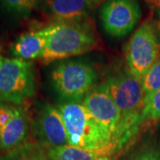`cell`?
Listing matches in <instances>:
<instances>
[{
	"label": "cell",
	"instance_id": "obj_1",
	"mask_svg": "<svg viewBox=\"0 0 160 160\" xmlns=\"http://www.w3.org/2000/svg\"><path fill=\"white\" fill-rule=\"evenodd\" d=\"M57 108L62 116L69 145L105 157L119 150L111 132L92 117L82 102H62Z\"/></svg>",
	"mask_w": 160,
	"mask_h": 160
},
{
	"label": "cell",
	"instance_id": "obj_2",
	"mask_svg": "<svg viewBox=\"0 0 160 160\" xmlns=\"http://www.w3.org/2000/svg\"><path fill=\"white\" fill-rule=\"evenodd\" d=\"M121 115L120 142L122 148L134 137L142 125L145 107L142 80L126 69L103 82Z\"/></svg>",
	"mask_w": 160,
	"mask_h": 160
},
{
	"label": "cell",
	"instance_id": "obj_3",
	"mask_svg": "<svg viewBox=\"0 0 160 160\" xmlns=\"http://www.w3.org/2000/svg\"><path fill=\"white\" fill-rule=\"evenodd\" d=\"M46 44L39 60L51 63L92 51L99 45L93 27L88 20L55 22L46 27Z\"/></svg>",
	"mask_w": 160,
	"mask_h": 160
},
{
	"label": "cell",
	"instance_id": "obj_4",
	"mask_svg": "<svg viewBox=\"0 0 160 160\" xmlns=\"http://www.w3.org/2000/svg\"><path fill=\"white\" fill-rule=\"evenodd\" d=\"M52 83L63 102H82L95 86L98 75L90 63L69 60L58 63L51 75Z\"/></svg>",
	"mask_w": 160,
	"mask_h": 160
},
{
	"label": "cell",
	"instance_id": "obj_5",
	"mask_svg": "<svg viewBox=\"0 0 160 160\" xmlns=\"http://www.w3.org/2000/svg\"><path fill=\"white\" fill-rule=\"evenodd\" d=\"M160 44L155 24L147 20L132 35L125 48L127 69L142 80L159 57Z\"/></svg>",
	"mask_w": 160,
	"mask_h": 160
},
{
	"label": "cell",
	"instance_id": "obj_6",
	"mask_svg": "<svg viewBox=\"0 0 160 160\" xmlns=\"http://www.w3.org/2000/svg\"><path fill=\"white\" fill-rule=\"evenodd\" d=\"M32 62L21 59H4L0 67V102L21 104L35 93Z\"/></svg>",
	"mask_w": 160,
	"mask_h": 160
},
{
	"label": "cell",
	"instance_id": "obj_7",
	"mask_svg": "<svg viewBox=\"0 0 160 160\" xmlns=\"http://www.w3.org/2000/svg\"><path fill=\"white\" fill-rule=\"evenodd\" d=\"M141 13L137 0H108L102 6L100 17L104 30L114 38H121L137 26Z\"/></svg>",
	"mask_w": 160,
	"mask_h": 160
},
{
	"label": "cell",
	"instance_id": "obj_8",
	"mask_svg": "<svg viewBox=\"0 0 160 160\" xmlns=\"http://www.w3.org/2000/svg\"><path fill=\"white\" fill-rule=\"evenodd\" d=\"M82 104L98 122L111 132L118 149H122L120 142L121 115L105 85L95 86L89 92Z\"/></svg>",
	"mask_w": 160,
	"mask_h": 160
},
{
	"label": "cell",
	"instance_id": "obj_9",
	"mask_svg": "<svg viewBox=\"0 0 160 160\" xmlns=\"http://www.w3.org/2000/svg\"><path fill=\"white\" fill-rule=\"evenodd\" d=\"M36 129L41 144L46 149L69 144L62 116L57 107L42 105L36 120Z\"/></svg>",
	"mask_w": 160,
	"mask_h": 160
},
{
	"label": "cell",
	"instance_id": "obj_10",
	"mask_svg": "<svg viewBox=\"0 0 160 160\" xmlns=\"http://www.w3.org/2000/svg\"><path fill=\"white\" fill-rule=\"evenodd\" d=\"M46 13L56 22L88 19L92 8L89 0H43Z\"/></svg>",
	"mask_w": 160,
	"mask_h": 160
},
{
	"label": "cell",
	"instance_id": "obj_11",
	"mask_svg": "<svg viewBox=\"0 0 160 160\" xmlns=\"http://www.w3.org/2000/svg\"><path fill=\"white\" fill-rule=\"evenodd\" d=\"M29 132V119L22 109H15L11 120L0 132V149L12 151L24 144Z\"/></svg>",
	"mask_w": 160,
	"mask_h": 160
},
{
	"label": "cell",
	"instance_id": "obj_12",
	"mask_svg": "<svg viewBox=\"0 0 160 160\" xmlns=\"http://www.w3.org/2000/svg\"><path fill=\"white\" fill-rule=\"evenodd\" d=\"M46 44V28L22 34L11 47L12 53L23 61L40 59Z\"/></svg>",
	"mask_w": 160,
	"mask_h": 160
},
{
	"label": "cell",
	"instance_id": "obj_13",
	"mask_svg": "<svg viewBox=\"0 0 160 160\" xmlns=\"http://www.w3.org/2000/svg\"><path fill=\"white\" fill-rule=\"evenodd\" d=\"M47 155L50 160H97L105 157L101 153L69 144L47 149Z\"/></svg>",
	"mask_w": 160,
	"mask_h": 160
},
{
	"label": "cell",
	"instance_id": "obj_14",
	"mask_svg": "<svg viewBox=\"0 0 160 160\" xmlns=\"http://www.w3.org/2000/svg\"><path fill=\"white\" fill-rule=\"evenodd\" d=\"M3 160H50L45 147L38 143L23 144L10 151Z\"/></svg>",
	"mask_w": 160,
	"mask_h": 160
},
{
	"label": "cell",
	"instance_id": "obj_15",
	"mask_svg": "<svg viewBox=\"0 0 160 160\" xmlns=\"http://www.w3.org/2000/svg\"><path fill=\"white\" fill-rule=\"evenodd\" d=\"M43 0H0L4 11L14 17H29Z\"/></svg>",
	"mask_w": 160,
	"mask_h": 160
},
{
	"label": "cell",
	"instance_id": "obj_16",
	"mask_svg": "<svg viewBox=\"0 0 160 160\" xmlns=\"http://www.w3.org/2000/svg\"><path fill=\"white\" fill-rule=\"evenodd\" d=\"M142 86L145 93V104L157 92L160 90V58L151 66L142 78Z\"/></svg>",
	"mask_w": 160,
	"mask_h": 160
},
{
	"label": "cell",
	"instance_id": "obj_17",
	"mask_svg": "<svg viewBox=\"0 0 160 160\" xmlns=\"http://www.w3.org/2000/svg\"><path fill=\"white\" fill-rule=\"evenodd\" d=\"M142 119V124L146 121H157L160 119V90L157 92L145 104Z\"/></svg>",
	"mask_w": 160,
	"mask_h": 160
},
{
	"label": "cell",
	"instance_id": "obj_18",
	"mask_svg": "<svg viewBox=\"0 0 160 160\" xmlns=\"http://www.w3.org/2000/svg\"><path fill=\"white\" fill-rule=\"evenodd\" d=\"M129 160H160V145L148 143L138 149Z\"/></svg>",
	"mask_w": 160,
	"mask_h": 160
},
{
	"label": "cell",
	"instance_id": "obj_19",
	"mask_svg": "<svg viewBox=\"0 0 160 160\" xmlns=\"http://www.w3.org/2000/svg\"><path fill=\"white\" fill-rule=\"evenodd\" d=\"M15 112V108L8 107L5 104L0 103V132L11 120Z\"/></svg>",
	"mask_w": 160,
	"mask_h": 160
},
{
	"label": "cell",
	"instance_id": "obj_20",
	"mask_svg": "<svg viewBox=\"0 0 160 160\" xmlns=\"http://www.w3.org/2000/svg\"><path fill=\"white\" fill-rule=\"evenodd\" d=\"M150 10L158 12L160 11V0H145Z\"/></svg>",
	"mask_w": 160,
	"mask_h": 160
},
{
	"label": "cell",
	"instance_id": "obj_21",
	"mask_svg": "<svg viewBox=\"0 0 160 160\" xmlns=\"http://www.w3.org/2000/svg\"><path fill=\"white\" fill-rule=\"evenodd\" d=\"M155 29L157 31L158 37L160 39V11L158 12V19L156 21V23H155Z\"/></svg>",
	"mask_w": 160,
	"mask_h": 160
},
{
	"label": "cell",
	"instance_id": "obj_22",
	"mask_svg": "<svg viewBox=\"0 0 160 160\" xmlns=\"http://www.w3.org/2000/svg\"><path fill=\"white\" fill-rule=\"evenodd\" d=\"M108 0H89L90 4H91L92 7H96L99 5H101L102 3H104V2H107Z\"/></svg>",
	"mask_w": 160,
	"mask_h": 160
},
{
	"label": "cell",
	"instance_id": "obj_23",
	"mask_svg": "<svg viewBox=\"0 0 160 160\" xmlns=\"http://www.w3.org/2000/svg\"><path fill=\"white\" fill-rule=\"evenodd\" d=\"M97 160H112L111 158H109V157H101L100 158H98Z\"/></svg>",
	"mask_w": 160,
	"mask_h": 160
},
{
	"label": "cell",
	"instance_id": "obj_24",
	"mask_svg": "<svg viewBox=\"0 0 160 160\" xmlns=\"http://www.w3.org/2000/svg\"><path fill=\"white\" fill-rule=\"evenodd\" d=\"M3 61H4V59H3V57H2L1 54H0V67H1V65H2V63H3Z\"/></svg>",
	"mask_w": 160,
	"mask_h": 160
},
{
	"label": "cell",
	"instance_id": "obj_25",
	"mask_svg": "<svg viewBox=\"0 0 160 160\" xmlns=\"http://www.w3.org/2000/svg\"></svg>",
	"mask_w": 160,
	"mask_h": 160
}]
</instances>
